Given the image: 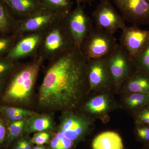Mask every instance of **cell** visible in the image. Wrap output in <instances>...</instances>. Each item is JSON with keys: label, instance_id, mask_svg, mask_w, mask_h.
I'll list each match as a JSON object with an SVG mask.
<instances>
[{"label": "cell", "instance_id": "23", "mask_svg": "<svg viewBox=\"0 0 149 149\" xmlns=\"http://www.w3.org/2000/svg\"><path fill=\"white\" fill-rule=\"evenodd\" d=\"M37 112L28 109L19 107L0 105V116L4 120L14 116L24 114L32 116Z\"/></svg>", "mask_w": 149, "mask_h": 149}, {"label": "cell", "instance_id": "11", "mask_svg": "<svg viewBox=\"0 0 149 149\" xmlns=\"http://www.w3.org/2000/svg\"><path fill=\"white\" fill-rule=\"evenodd\" d=\"M125 21L133 25L149 24V0H112Z\"/></svg>", "mask_w": 149, "mask_h": 149}, {"label": "cell", "instance_id": "7", "mask_svg": "<svg viewBox=\"0 0 149 149\" xmlns=\"http://www.w3.org/2000/svg\"><path fill=\"white\" fill-rule=\"evenodd\" d=\"M111 77L115 92L123 82L136 70L128 53L118 44L111 54L104 58Z\"/></svg>", "mask_w": 149, "mask_h": 149}, {"label": "cell", "instance_id": "26", "mask_svg": "<svg viewBox=\"0 0 149 149\" xmlns=\"http://www.w3.org/2000/svg\"><path fill=\"white\" fill-rule=\"evenodd\" d=\"M19 37L14 34L0 35V57L6 55L16 42Z\"/></svg>", "mask_w": 149, "mask_h": 149}, {"label": "cell", "instance_id": "17", "mask_svg": "<svg viewBox=\"0 0 149 149\" xmlns=\"http://www.w3.org/2000/svg\"><path fill=\"white\" fill-rule=\"evenodd\" d=\"M19 19L30 16L44 8L40 0H2Z\"/></svg>", "mask_w": 149, "mask_h": 149}, {"label": "cell", "instance_id": "8", "mask_svg": "<svg viewBox=\"0 0 149 149\" xmlns=\"http://www.w3.org/2000/svg\"><path fill=\"white\" fill-rule=\"evenodd\" d=\"M65 27L74 45L79 48L94 27L93 19L85 12L83 4L77 5L63 19Z\"/></svg>", "mask_w": 149, "mask_h": 149}, {"label": "cell", "instance_id": "3", "mask_svg": "<svg viewBox=\"0 0 149 149\" xmlns=\"http://www.w3.org/2000/svg\"><path fill=\"white\" fill-rule=\"evenodd\" d=\"M59 120L53 134L74 148L86 139L95 126V120L78 111L62 112Z\"/></svg>", "mask_w": 149, "mask_h": 149}, {"label": "cell", "instance_id": "1", "mask_svg": "<svg viewBox=\"0 0 149 149\" xmlns=\"http://www.w3.org/2000/svg\"><path fill=\"white\" fill-rule=\"evenodd\" d=\"M87 59L74 47L49 61L37 96L48 113L78 111L90 93Z\"/></svg>", "mask_w": 149, "mask_h": 149}, {"label": "cell", "instance_id": "12", "mask_svg": "<svg viewBox=\"0 0 149 149\" xmlns=\"http://www.w3.org/2000/svg\"><path fill=\"white\" fill-rule=\"evenodd\" d=\"M87 73L90 93L95 91H115L111 77L104 58L87 59Z\"/></svg>", "mask_w": 149, "mask_h": 149}, {"label": "cell", "instance_id": "14", "mask_svg": "<svg viewBox=\"0 0 149 149\" xmlns=\"http://www.w3.org/2000/svg\"><path fill=\"white\" fill-rule=\"evenodd\" d=\"M43 36V32H38L19 37L6 56L15 61L28 57H35L38 55Z\"/></svg>", "mask_w": 149, "mask_h": 149}, {"label": "cell", "instance_id": "20", "mask_svg": "<svg viewBox=\"0 0 149 149\" xmlns=\"http://www.w3.org/2000/svg\"><path fill=\"white\" fill-rule=\"evenodd\" d=\"M118 103L119 107L131 114L134 111L149 104V93L123 95Z\"/></svg>", "mask_w": 149, "mask_h": 149}, {"label": "cell", "instance_id": "24", "mask_svg": "<svg viewBox=\"0 0 149 149\" xmlns=\"http://www.w3.org/2000/svg\"><path fill=\"white\" fill-rule=\"evenodd\" d=\"M132 59L137 70L149 75V44Z\"/></svg>", "mask_w": 149, "mask_h": 149}, {"label": "cell", "instance_id": "32", "mask_svg": "<svg viewBox=\"0 0 149 149\" xmlns=\"http://www.w3.org/2000/svg\"><path fill=\"white\" fill-rule=\"evenodd\" d=\"M7 78L8 77L0 78V95L2 92L3 90Z\"/></svg>", "mask_w": 149, "mask_h": 149}, {"label": "cell", "instance_id": "22", "mask_svg": "<svg viewBox=\"0 0 149 149\" xmlns=\"http://www.w3.org/2000/svg\"><path fill=\"white\" fill-rule=\"evenodd\" d=\"M45 8L62 14L66 15L72 9L71 0H40Z\"/></svg>", "mask_w": 149, "mask_h": 149}, {"label": "cell", "instance_id": "15", "mask_svg": "<svg viewBox=\"0 0 149 149\" xmlns=\"http://www.w3.org/2000/svg\"><path fill=\"white\" fill-rule=\"evenodd\" d=\"M121 95L135 93H149V75L136 70L125 79L117 91Z\"/></svg>", "mask_w": 149, "mask_h": 149}, {"label": "cell", "instance_id": "16", "mask_svg": "<svg viewBox=\"0 0 149 149\" xmlns=\"http://www.w3.org/2000/svg\"><path fill=\"white\" fill-rule=\"evenodd\" d=\"M57 124L54 120L52 113H37L27 119L25 135L41 131L54 132L56 128Z\"/></svg>", "mask_w": 149, "mask_h": 149}, {"label": "cell", "instance_id": "35", "mask_svg": "<svg viewBox=\"0 0 149 149\" xmlns=\"http://www.w3.org/2000/svg\"><path fill=\"white\" fill-rule=\"evenodd\" d=\"M141 149H149V146H143Z\"/></svg>", "mask_w": 149, "mask_h": 149}, {"label": "cell", "instance_id": "25", "mask_svg": "<svg viewBox=\"0 0 149 149\" xmlns=\"http://www.w3.org/2000/svg\"><path fill=\"white\" fill-rule=\"evenodd\" d=\"M6 56L0 57V78L8 77L19 63Z\"/></svg>", "mask_w": 149, "mask_h": 149}, {"label": "cell", "instance_id": "2", "mask_svg": "<svg viewBox=\"0 0 149 149\" xmlns=\"http://www.w3.org/2000/svg\"><path fill=\"white\" fill-rule=\"evenodd\" d=\"M44 61L37 55L30 61L19 63L7 79L0 95V105L28 109L33 101L35 85Z\"/></svg>", "mask_w": 149, "mask_h": 149}, {"label": "cell", "instance_id": "33", "mask_svg": "<svg viewBox=\"0 0 149 149\" xmlns=\"http://www.w3.org/2000/svg\"><path fill=\"white\" fill-rule=\"evenodd\" d=\"M77 5L82 4H91L95 0H75Z\"/></svg>", "mask_w": 149, "mask_h": 149}, {"label": "cell", "instance_id": "13", "mask_svg": "<svg viewBox=\"0 0 149 149\" xmlns=\"http://www.w3.org/2000/svg\"><path fill=\"white\" fill-rule=\"evenodd\" d=\"M120 45L128 53L131 58L143 50L149 44V30L133 25L121 29Z\"/></svg>", "mask_w": 149, "mask_h": 149}, {"label": "cell", "instance_id": "27", "mask_svg": "<svg viewBox=\"0 0 149 149\" xmlns=\"http://www.w3.org/2000/svg\"><path fill=\"white\" fill-rule=\"evenodd\" d=\"M130 114L135 125H149V104L134 111Z\"/></svg>", "mask_w": 149, "mask_h": 149}, {"label": "cell", "instance_id": "5", "mask_svg": "<svg viewBox=\"0 0 149 149\" xmlns=\"http://www.w3.org/2000/svg\"><path fill=\"white\" fill-rule=\"evenodd\" d=\"M118 44L113 34L94 26L80 49L87 59L104 58L112 52Z\"/></svg>", "mask_w": 149, "mask_h": 149}, {"label": "cell", "instance_id": "34", "mask_svg": "<svg viewBox=\"0 0 149 149\" xmlns=\"http://www.w3.org/2000/svg\"><path fill=\"white\" fill-rule=\"evenodd\" d=\"M32 149H49L47 148V147L45 146L44 145L42 146H39V145H37L36 146L33 147Z\"/></svg>", "mask_w": 149, "mask_h": 149}, {"label": "cell", "instance_id": "6", "mask_svg": "<svg viewBox=\"0 0 149 149\" xmlns=\"http://www.w3.org/2000/svg\"><path fill=\"white\" fill-rule=\"evenodd\" d=\"M95 91L89 94L78 111L92 119L106 118L109 113L120 107L113 94V91Z\"/></svg>", "mask_w": 149, "mask_h": 149}, {"label": "cell", "instance_id": "29", "mask_svg": "<svg viewBox=\"0 0 149 149\" xmlns=\"http://www.w3.org/2000/svg\"><path fill=\"white\" fill-rule=\"evenodd\" d=\"M52 132L51 131H41L35 133L31 139L32 143L39 146H42L49 143L50 141Z\"/></svg>", "mask_w": 149, "mask_h": 149}, {"label": "cell", "instance_id": "18", "mask_svg": "<svg viewBox=\"0 0 149 149\" xmlns=\"http://www.w3.org/2000/svg\"><path fill=\"white\" fill-rule=\"evenodd\" d=\"M92 149H123L120 135L113 131H106L96 136L92 143Z\"/></svg>", "mask_w": 149, "mask_h": 149}, {"label": "cell", "instance_id": "9", "mask_svg": "<svg viewBox=\"0 0 149 149\" xmlns=\"http://www.w3.org/2000/svg\"><path fill=\"white\" fill-rule=\"evenodd\" d=\"M65 15L44 8L30 16L19 19L13 34L19 38L29 33L43 32Z\"/></svg>", "mask_w": 149, "mask_h": 149}, {"label": "cell", "instance_id": "21", "mask_svg": "<svg viewBox=\"0 0 149 149\" xmlns=\"http://www.w3.org/2000/svg\"><path fill=\"white\" fill-rule=\"evenodd\" d=\"M27 119L6 123L7 127V145L8 146L17 139L25 135Z\"/></svg>", "mask_w": 149, "mask_h": 149}, {"label": "cell", "instance_id": "31", "mask_svg": "<svg viewBox=\"0 0 149 149\" xmlns=\"http://www.w3.org/2000/svg\"><path fill=\"white\" fill-rule=\"evenodd\" d=\"M8 132L6 123L0 116V145L7 143Z\"/></svg>", "mask_w": 149, "mask_h": 149}, {"label": "cell", "instance_id": "10", "mask_svg": "<svg viewBox=\"0 0 149 149\" xmlns=\"http://www.w3.org/2000/svg\"><path fill=\"white\" fill-rule=\"evenodd\" d=\"M112 0H100L92 13L95 27L114 34L126 26L125 20L116 9Z\"/></svg>", "mask_w": 149, "mask_h": 149}, {"label": "cell", "instance_id": "30", "mask_svg": "<svg viewBox=\"0 0 149 149\" xmlns=\"http://www.w3.org/2000/svg\"><path fill=\"white\" fill-rule=\"evenodd\" d=\"M32 144L31 139L24 135L14 141L12 149H32Z\"/></svg>", "mask_w": 149, "mask_h": 149}, {"label": "cell", "instance_id": "4", "mask_svg": "<svg viewBox=\"0 0 149 149\" xmlns=\"http://www.w3.org/2000/svg\"><path fill=\"white\" fill-rule=\"evenodd\" d=\"M63 18L51 25L43 32L38 55L50 61L61 54L75 47L70 37Z\"/></svg>", "mask_w": 149, "mask_h": 149}, {"label": "cell", "instance_id": "36", "mask_svg": "<svg viewBox=\"0 0 149 149\" xmlns=\"http://www.w3.org/2000/svg\"><path fill=\"white\" fill-rule=\"evenodd\" d=\"M0 35H1V33H0Z\"/></svg>", "mask_w": 149, "mask_h": 149}, {"label": "cell", "instance_id": "28", "mask_svg": "<svg viewBox=\"0 0 149 149\" xmlns=\"http://www.w3.org/2000/svg\"><path fill=\"white\" fill-rule=\"evenodd\" d=\"M133 132L136 141L143 146H149V125H135Z\"/></svg>", "mask_w": 149, "mask_h": 149}, {"label": "cell", "instance_id": "19", "mask_svg": "<svg viewBox=\"0 0 149 149\" xmlns=\"http://www.w3.org/2000/svg\"><path fill=\"white\" fill-rule=\"evenodd\" d=\"M19 19L2 0H0V33L1 35L14 33Z\"/></svg>", "mask_w": 149, "mask_h": 149}]
</instances>
